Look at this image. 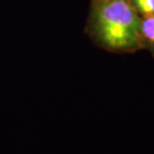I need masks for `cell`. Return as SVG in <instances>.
<instances>
[{
  "label": "cell",
  "instance_id": "7a4b0ae2",
  "mask_svg": "<svg viewBox=\"0 0 154 154\" xmlns=\"http://www.w3.org/2000/svg\"><path fill=\"white\" fill-rule=\"evenodd\" d=\"M141 34L154 44V15L147 16L141 21Z\"/></svg>",
  "mask_w": 154,
  "mask_h": 154
},
{
  "label": "cell",
  "instance_id": "3957f363",
  "mask_svg": "<svg viewBox=\"0 0 154 154\" xmlns=\"http://www.w3.org/2000/svg\"><path fill=\"white\" fill-rule=\"evenodd\" d=\"M132 2L142 14L146 16L154 15V0H132Z\"/></svg>",
  "mask_w": 154,
  "mask_h": 154
},
{
  "label": "cell",
  "instance_id": "6da1fadb",
  "mask_svg": "<svg viewBox=\"0 0 154 154\" xmlns=\"http://www.w3.org/2000/svg\"><path fill=\"white\" fill-rule=\"evenodd\" d=\"M89 33L109 50L134 48L141 38V20L132 0H92Z\"/></svg>",
  "mask_w": 154,
  "mask_h": 154
}]
</instances>
